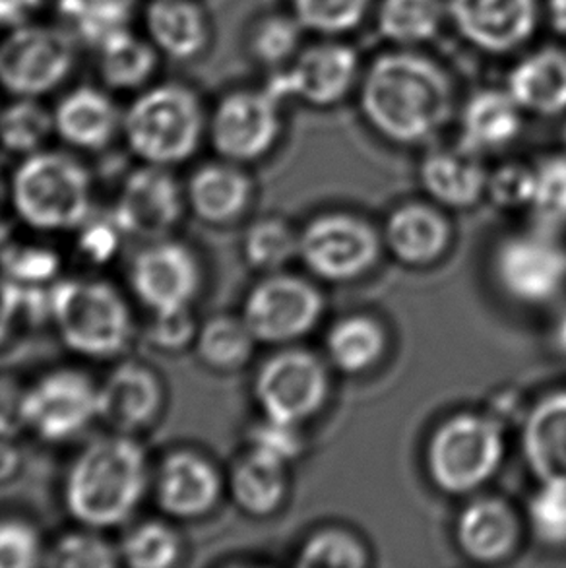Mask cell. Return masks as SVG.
I'll list each match as a JSON object with an SVG mask.
<instances>
[{"label":"cell","instance_id":"10","mask_svg":"<svg viewBox=\"0 0 566 568\" xmlns=\"http://www.w3.org/2000/svg\"><path fill=\"white\" fill-rule=\"evenodd\" d=\"M280 100L264 90H237L218 101L208 116V139L215 154L233 163L259 160L280 132Z\"/></svg>","mask_w":566,"mask_h":568},{"label":"cell","instance_id":"15","mask_svg":"<svg viewBox=\"0 0 566 568\" xmlns=\"http://www.w3.org/2000/svg\"><path fill=\"white\" fill-rule=\"evenodd\" d=\"M299 254L316 276L342 282L375 264L378 237L371 225L353 215H322L299 239Z\"/></svg>","mask_w":566,"mask_h":568},{"label":"cell","instance_id":"1","mask_svg":"<svg viewBox=\"0 0 566 568\" xmlns=\"http://www.w3.org/2000/svg\"><path fill=\"white\" fill-rule=\"evenodd\" d=\"M152 469L139 437L93 438L72 458L62 479V505L77 526L113 530L131 523L152 491Z\"/></svg>","mask_w":566,"mask_h":568},{"label":"cell","instance_id":"27","mask_svg":"<svg viewBox=\"0 0 566 568\" xmlns=\"http://www.w3.org/2000/svg\"><path fill=\"white\" fill-rule=\"evenodd\" d=\"M520 109L508 92L475 93L462 113V146L482 154L511 144L520 134Z\"/></svg>","mask_w":566,"mask_h":568},{"label":"cell","instance_id":"28","mask_svg":"<svg viewBox=\"0 0 566 568\" xmlns=\"http://www.w3.org/2000/svg\"><path fill=\"white\" fill-rule=\"evenodd\" d=\"M161 53L148 38L129 30L113 31L100 41L98 70L103 85L113 92H137L150 85Z\"/></svg>","mask_w":566,"mask_h":568},{"label":"cell","instance_id":"30","mask_svg":"<svg viewBox=\"0 0 566 568\" xmlns=\"http://www.w3.org/2000/svg\"><path fill=\"white\" fill-rule=\"evenodd\" d=\"M386 241L400 261L427 264L446 248L448 223L433 207L422 204L400 207L386 225Z\"/></svg>","mask_w":566,"mask_h":568},{"label":"cell","instance_id":"22","mask_svg":"<svg viewBox=\"0 0 566 568\" xmlns=\"http://www.w3.org/2000/svg\"><path fill=\"white\" fill-rule=\"evenodd\" d=\"M251 192L253 186L245 171L228 160L200 165L184 185L192 215L212 227L237 222L251 202Z\"/></svg>","mask_w":566,"mask_h":568},{"label":"cell","instance_id":"41","mask_svg":"<svg viewBox=\"0 0 566 568\" xmlns=\"http://www.w3.org/2000/svg\"><path fill=\"white\" fill-rule=\"evenodd\" d=\"M532 207L544 227L566 223V158L557 155L545 160L536 170V191Z\"/></svg>","mask_w":566,"mask_h":568},{"label":"cell","instance_id":"29","mask_svg":"<svg viewBox=\"0 0 566 568\" xmlns=\"http://www.w3.org/2000/svg\"><path fill=\"white\" fill-rule=\"evenodd\" d=\"M422 179L425 189L438 202L466 207L479 200L489 178L477 154L462 146L427 155L422 165Z\"/></svg>","mask_w":566,"mask_h":568},{"label":"cell","instance_id":"43","mask_svg":"<svg viewBox=\"0 0 566 568\" xmlns=\"http://www.w3.org/2000/svg\"><path fill=\"white\" fill-rule=\"evenodd\" d=\"M199 326L192 307L158 311L145 324V339L160 354H183L192 349Z\"/></svg>","mask_w":566,"mask_h":568},{"label":"cell","instance_id":"7","mask_svg":"<svg viewBox=\"0 0 566 568\" xmlns=\"http://www.w3.org/2000/svg\"><path fill=\"white\" fill-rule=\"evenodd\" d=\"M503 453L498 423L482 415H456L431 438L428 471L444 491H472L497 471Z\"/></svg>","mask_w":566,"mask_h":568},{"label":"cell","instance_id":"11","mask_svg":"<svg viewBox=\"0 0 566 568\" xmlns=\"http://www.w3.org/2000/svg\"><path fill=\"white\" fill-rule=\"evenodd\" d=\"M186 210L184 186L176 181L173 171L140 163L119 189L113 217L124 235L145 243L171 237Z\"/></svg>","mask_w":566,"mask_h":568},{"label":"cell","instance_id":"6","mask_svg":"<svg viewBox=\"0 0 566 568\" xmlns=\"http://www.w3.org/2000/svg\"><path fill=\"white\" fill-rule=\"evenodd\" d=\"M77 64V45L67 31L22 23L0 41V88L14 98H38L61 88Z\"/></svg>","mask_w":566,"mask_h":568},{"label":"cell","instance_id":"23","mask_svg":"<svg viewBox=\"0 0 566 568\" xmlns=\"http://www.w3.org/2000/svg\"><path fill=\"white\" fill-rule=\"evenodd\" d=\"M508 93L529 113L542 116L565 113V51L547 47L522 59L508 74Z\"/></svg>","mask_w":566,"mask_h":568},{"label":"cell","instance_id":"34","mask_svg":"<svg viewBox=\"0 0 566 568\" xmlns=\"http://www.w3.org/2000/svg\"><path fill=\"white\" fill-rule=\"evenodd\" d=\"M384 332L373 318L352 316L330 331L326 338L330 359L344 373L368 369L384 352Z\"/></svg>","mask_w":566,"mask_h":568},{"label":"cell","instance_id":"51","mask_svg":"<svg viewBox=\"0 0 566 568\" xmlns=\"http://www.w3.org/2000/svg\"><path fill=\"white\" fill-rule=\"evenodd\" d=\"M22 468L23 453L16 438H0V485L12 484Z\"/></svg>","mask_w":566,"mask_h":568},{"label":"cell","instance_id":"5","mask_svg":"<svg viewBox=\"0 0 566 568\" xmlns=\"http://www.w3.org/2000/svg\"><path fill=\"white\" fill-rule=\"evenodd\" d=\"M8 202L31 230L74 231L92 215V175L74 155L39 150L12 173Z\"/></svg>","mask_w":566,"mask_h":568},{"label":"cell","instance_id":"47","mask_svg":"<svg viewBox=\"0 0 566 568\" xmlns=\"http://www.w3.org/2000/svg\"><path fill=\"white\" fill-rule=\"evenodd\" d=\"M301 435L297 433V425L276 422L266 417L251 430V448L270 454L277 460L287 462L301 453Z\"/></svg>","mask_w":566,"mask_h":568},{"label":"cell","instance_id":"38","mask_svg":"<svg viewBox=\"0 0 566 568\" xmlns=\"http://www.w3.org/2000/svg\"><path fill=\"white\" fill-rule=\"evenodd\" d=\"M293 16L305 30L340 36L360 26L368 0H291Z\"/></svg>","mask_w":566,"mask_h":568},{"label":"cell","instance_id":"8","mask_svg":"<svg viewBox=\"0 0 566 568\" xmlns=\"http://www.w3.org/2000/svg\"><path fill=\"white\" fill-rule=\"evenodd\" d=\"M26 427L49 445L82 435L100 419V383L85 371L61 367L26 388Z\"/></svg>","mask_w":566,"mask_h":568},{"label":"cell","instance_id":"53","mask_svg":"<svg viewBox=\"0 0 566 568\" xmlns=\"http://www.w3.org/2000/svg\"><path fill=\"white\" fill-rule=\"evenodd\" d=\"M555 344L563 354H566V311L560 315L559 323L555 326Z\"/></svg>","mask_w":566,"mask_h":568},{"label":"cell","instance_id":"45","mask_svg":"<svg viewBox=\"0 0 566 568\" xmlns=\"http://www.w3.org/2000/svg\"><path fill=\"white\" fill-rule=\"evenodd\" d=\"M528 516L539 541L566 546V484H544L529 500Z\"/></svg>","mask_w":566,"mask_h":568},{"label":"cell","instance_id":"21","mask_svg":"<svg viewBox=\"0 0 566 568\" xmlns=\"http://www.w3.org/2000/svg\"><path fill=\"white\" fill-rule=\"evenodd\" d=\"M144 26L145 38L171 61H194L212 41V23L199 0H150Z\"/></svg>","mask_w":566,"mask_h":568},{"label":"cell","instance_id":"4","mask_svg":"<svg viewBox=\"0 0 566 568\" xmlns=\"http://www.w3.org/2000/svg\"><path fill=\"white\" fill-rule=\"evenodd\" d=\"M49 315L62 346L93 362L123 355L134 336L131 305L108 280L72 277L54 284Z\"/></svg>","mask_w":566,"mask_h":568},{"label":"cell","instance_id":"26","mask_svg":"<svg viewBox=\"0 0 566 568\" xmlns=\"http://www.w3.org/2000/svg\"><path fill=\"white\" fill-rule=\"evenodd\" d=\"M516 541L518 523L503 500H475L459 515L458 544L475 561H501L511 555Z\"/></svg>","mask_w":566,"mask_h":568},{"label":"cell","instance_id":"52","mask_svg":"<svg viewBox=\"0 0 566 568\" xmlns=\"http://www.w3.org/2000/svg\"><path fill=\"white\" fill-rule=\"evenodd\" d=\"M549 20L553 30L566 36V0H549Z\"/></svg>","mask_w":566,"mask_h":568},{"label":"cell","instance_id":"54","mask_svg":"<svg viewBox=\"0 0 566 568\" xmlns=\"http://www.w3.org/2000/svg\"><path fill=\"white\" fill-rule=\"evenodd\" d=\"M8 200V183L0 175V212H2V206H4V202Z\"/></svg>","mask_w":566,"mask_h":568},{"label":"cell","instance_id":"16","mask_svg":"<svg viewBox=\"0 0 566 568\" xmlns=\"http://www.w3.org/2000/svg\"><path fill=\"white\" fill-rule=\"evenodd\" d=\"M168 386L148 363H117L100 383V422L111 433L139 437L165 414Z\"/></svg>","mask_w":566,"mask_h":568},{"label":"cell","instance_id":"18","mask_svg":"<svg viewBox=\"0 0 566 568\" xmlns=\"http://www.w3.org/2000/svg\"><path fill=\"white\" fill-rule=\"evenodd\" d=\"M360 69V59L344 43H321L299 54L291 69L270 80L266 85L274 98L297 95L301 100L326 108L344 100L352 90Z\"/></svg>","mask_w":566,"mask_h":568},{"label":"cell","instance_id":"40","mask_svg":"<svg viewBox=\"0 0 566 568\" xmlns=\"http://www.w3.org/2000/svg\"><path fill=\"white\" fill-rule=\"evenodd\" d=\"M301 30H305L297 18L269 16L256 23L251 33V53L266 67H277L297 51Z\"/></svg>","mask_w":566,"mask_h":568},{"label":"cell","instance_id":"42","mask_svg":"<svg viewBox=\"0 0 566 568\" xmlns=\"http://www.w3.org/2000/svg\"><path fill=\"white\" fill-rule=\"evenodd\" d=\"M367 562L365 549L344 531H322L306 541L299 567L361 568Z\"/></svg>","mask_w":566,"mask_h":568},{"label":"cell","instance_id":"36","mask_svg":"<svg viewBox=\"0 0 566 568\" xmlns=\"http://www.w3.org/2000/svg\"><path fill=\"white\" fill-rule=\"evenodd\" d=\"M47 567L53 568H115L121 565L119 547L109 541L101 530L78 526L64 531L47 547Z\"/></svg>","mask_w":566,"mask_h":568},{"label":"cell","instance_id":"32","mask_svg":"<svg viewBox=\"0 0 566 568\" xmlns=\"http://www.w3.org/2000/svg\"><path fill=\"white\" fill-rule=\"evenodd\" d=\"M169 518L132 524L117 544L121 565L131 568H173L184 555L183 536Z\"/></svg>","mask_w":566,"mask_h":568},{"label":"cell","instance_id":"9","mask_svg":"<svg viewBox=\"0 0 566 568\" xmlns=\"http://www.w3.org/2000/svg\"><path fill=\"white\" fill-rule=\"evenodd\" d=\"M204 285L199 254L173 237L145 241L129 266V287L150 313L192 307Z\"/></svg>","mask_w":566,"mask_h":568},{"label":"cell","instance_id":"12","mask_svg":"<svg viewBox=\"0 0 566 568\" xmlns=\"http://www.w3.org/2000/svg\"><path fill=\"white\" fill-rule=\"evenodd\" d=\"M225 487L214 462L189 446L169 450L152 474L155 507L173 523H196L212 515Z\"/></svg>","mask_w":566,"mask_h":568},{"label":"cell","instance_id":"13","mask_svg":"<svg viewBox=\"0 0 566 568\" xmlns=\"http://www.w3.org/2000/svg\"><path fill=\"white\" fill-rule=\"evenodd\" d=\"M329 377L314 355L299 349L270 357L254 378V398L270 419L299 425L321 409Z\"/></svg>","mask_w":566,"mask_h":568},{"label":"cell","instance_id":"17","mask_svg":"<svg viewBox=\"0 0 566 568\" xmlns=\"http://www.w3.org/2000/svg\"><path fill=\"white\" fill-rule=\"evenodd\" d=\"M495 272L514 300L545 303L566 284V251L545 233L516 235L498 246Z\"/></svg>","mask_w":566,"mask_h":568},{"label":"cell","instance_id":"39","mask_svg":"<svg viewBox=\"0 0 566 568\" xmlns=\"http://www.w3.org/2000/svg\"><path fill=\"white\" fill-rule=\"evenodd\" d=\"M47 547L38 526L22 516L0 518V568H36L46 562Z\"/></svg>","mask_w":566,"mask_h":568},{"label":"cell","instance_id":"35","mask_svg":"<svg viewBox=\"0 0 566 568\" xmlns=\"http://www.w3.org/2000/svg\"><path fill=\"white\" fill-rule=\"evenodd\" d=\"M443 14L441 0H383L378 30L394 43H425L441 30Z\"/></svg>","mask_w":566,"mask_h":568},{"label":"cell","instance_id":"20","mask_svg":"<svg viewBox=\"0 0 566 568\" xmlns=\"http://www.w3.org/2000/svg\"><path fill=\"white\" fill-rule=\"evenodd\" d=\"M54 136L80 152H103L123 134V113L105 90L78 85L53 109Z\"/></svg>","mask_w":566,"mask_h":568},{"label":"cell","instance_id":"49","mask_svg":"<svg viewBox=\"0 0 566 568\" xmlns=\"http://www.w3.org/2000/svg\"><path fill=\"white\" fill-rule=\"evenodd\" d=\"M26 388L14 378L0 377V438H16L26 427Z\"/></svg>","mask_w":566,"mask_h":568},{"label":"cell","instance_id":"3","mask_svg":"<svg viewBox=\"0 0 566 568\" xmlns=\"http://www.w3.org/2000/svg\"><path fill=\"white\" fill-rule=\"evenodd\" d=\"M204 136V103L181 82L145 85L123 113V139L140 163L173 170L194 158Z\"/></svg>","mask_w":566,"mask_h":568},{"label":"cell","instance_id":"46","mask_svg":"<svg viewBox=\"0 0 566 568\" xmlns=\"http://www.w3.org/2000/svg\"><path fill=\"white\" fill-rule=\"evenodd\" d=\"M491 199L501 206H520L529 204L536 191V171L511 163L495 171L487 179Z\"/></svg>","mask_w":566,"mask_h":568},{"label":"cell","instance_id":"19","mask_svg":"<svg viewBox=\"0 0 566 568\" xmlns=\"http://www.w3.org/2000/svg\"><path fill=\"white\" fill-rule=\"evenodd\" d=\"M459 33L487 53L524 45L537 26V0H448Z\"/></svg>","mask_w":566,"mask_h":568},{"label":"cell","instance_id":"14","mask_svg":"<svg viewBox=\"0 0 566 568\" xmlns=\"http://www.w3.org/2000/svg\"><path fill=\"white\" fill-rule=\"evenodd\" d=\"M322 300L313 285L293 276H270L254 285L243 305V318L256 342L283 344L313 328Z\"/></svg>","mask_w":566,"mask_h":568},{"label":"cell","instance_id":"50","mask_svg":"<svg viewBox=\"0 0 566 568\" xmlns=\"http://www.w3.org/2000/svg\"><path fill=\"white\" fill-rule=\"evenodd\" d=\"M23 307H26V301H23L22 287L0 274V347L7 344L10 334L14 332Z\"/></svg>","mask_w":566,"mask_h":568},{"label":"cell","instance_id":"37","mask_svg":"<svg viewBox=\"0 0 566 568\" xmlns=\"http://www.w3.org/2000/svg\"><path fill=\"white\" fill-rule=\"evenodd\" d=\"M243 253L253 268L274 272L299 253V239L280 220H261L246 231Z\"/></svg>","mask_w":566,"mask_h":568},{"label":"cell","instance_id":"44","mask_svg":"<svg viewBox=\"0 0 566 568\" xmlns=\"http://www.w3.org/2000/svg\"><path fill=\"white\" fill-rule=\"evenodd\" d=\"M59 270V258L43 246H10L2 258V276L20 285L23 292L39 290L53 280Z\"/></svg>","mask_w":566,"mask_h":568},{"label":"cell","instance_id":"31","mask_svg":"<svg viewBox=\"0 0 566 568\" xmlns=\"http://www.w3.org/2000/svg\"><path fill=\"white\" fill-rule=\"evenodd\" d=\"M254 344L243 316L215 315L200 324L192 352L208 371L233 373L251 362Z\"/></svg>","mask_w":566,"mask_h":568},{"label":"cell","instance_id":"33","mask_svg":"<svg viewBox=\"0 0 566 568\" xmlns=\"http://www.w3.org/2000/svg\"><path fill=\"white\" fill-rule=\"evenodd\" d=\"M53 134V109H47L38 98H14L0 109V146L8 154H36L46 150Z\"/></svg>","mask_w":566,"mask_h":568},{"label":"cell","instance_id":"25","mask_svg":"<svg viewBox=\"0 0 566 568\" xmlns=\"http://www.w3.org/2000/svg\"><path fill=\"white\" fill-rule=\"evenodd\" d=\"M228 491L235 507L254 518L274 515L287 491L285 462L251 448L228 477Z\"/></svg>","mask_w":566,"mask_h":568},{"label":"cell","instance_id":"48","mask_svg":"<svg viewBox=\"0 0 566 568\" xmlns=\"http://www.w3.org/2000/svg\"><path fill=\"white\" fill-rule=\"evenodd\" d=\"M77 231L80 233L78 239L80 253L85 261L93 264H105L111 261L121 245V235H124L113 215L111 220H103V222H93L90 215Z\"/></svg>","mask_w":566,"mask_h":568},{"label":"cell","instance_id":"2","mask_svg":"<svg viewBox=\"0 0 566 568\" xmlns=\"http://www.w3.org/2000/svg\"><path fill=\"white\" fill-rule=\"evenodd\" d=\"M361 108L386 139L415 144L431 139L451 119L454 92L444 70L425 57L383 54L365 74Z\"/></svg>","mask_w":566,"mask_h":568},{"label":"cell","instance_id":"24","mask_svg":"<svg viewBox=\"0 0 566 568\" xmlns=\"http://www.w3.org/2000/svg\"><path fill=\"white\" fill-rule=\"evenodd\" d=\"M524 454L544 484H566V392L542 399L524 423Z\"/></svg>","mask_w":566,"mask_h":568}]
</instances>
